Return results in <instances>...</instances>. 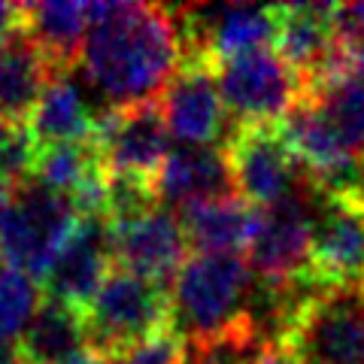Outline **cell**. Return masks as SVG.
<instances>
[{
  "label": "cell",
  "instance_id": "16",
  "mask_svg": "<svg viewBox=\"0 0 364 364\" xmlns=\"http://www.w3.org/2000/svg\"><path fill=\"white\" fill-rule=\"evenodd\" d=\"M179 225L186 243L195 252H225L243 255L252 237L255 210L237 195L195 200L179 207Z\"/></svg>",
  "mask_w": 364,
  "mask_h": 364
},
{
  "label": "cell",
  "instance_id": "27",
  "mask_svg": "<svg viewBox=\"0 0 364 364\" xmlns=\"http://www.w3.org/2000/svg\"><path fill=\"white\" fill-rule=\"evenodd\" d=\"M0 364H21L16 343H0Z\"/></svg>",
  "mask_w": 364,
  "mask_h": 364
},
{
  "label": "cell",
  "instance_id": "4",
  "mask_svg": "<svg viewBox=\"0 0 364 364\" xmlns=\"http://www.w3.org/2000/svg\"><path fill=\"white\" fill-rule=\"evenodd\" d=\"M79 219L82 215L70 198L55 195L33 179L21 182L0 200V258L9 270L43 282Z\"/></svg>",
  "mask_w": 364,
  "mask_h": 364
},
{
  "label": "cell",
  "instance_id": "7",
  "mask_svg": "<svg viewBox=\"0 0 364 364\" xmlns=\"http://www.w3.org/2000/svg\"><path fill=\"white\" fill-rule=\"evenodd\" d=\"M225 161L234 195L252 210H267L310 188V179L291 155L279 122L234 124L225 136Z\"/></svg>",
  "mask_w": 364,
  "mask_h": 364
},
{
  "label": "cell",
  "instance_id": "24",
  "mask_svg": "<svg viewBox=\"0 0 364 364\" xmlns=\"http://www.w3.org/2000/svg\"><path fill=\"white\" fill-rule=\"evenodd\" d=\"M21 28V4H4L0 0V46Z\"/></svg>",
  "mask_w": 364,
  "mask_h": 364
},
{
  "label": "cell",
  "instance_id": "10",
  "mask_svg": "<svg viewBox=\"0 0 364 364\" xmlns=\"http://www.w3.org/2000/svg\"><path fill=\"white\" fill-rule=\"evenodd\" d=\"M95 143L104 158L107 176H131L155 182L164 158L170 155V131L158 100L140 107L97 112Z\"/></svg>",
  "mask_w": 364,
  "mask_h": 364
},
{
  "label": "cell",
  "instance_id": "23",
  "mask_svg": "<svg viewBox=\"0 0 364 364\" xmlns=\"http://www.w3.org/2000/svg\"><path fill=\"white\" fill-rule=\"evenodd\" d=\"M337 25L343 43L364 40V4H337Z\"/></svg>",
  "mask_w": 364,
  "mask_h": 364
},
{
  "label": "cell",
  "instance_id": "28",
  "mask_svg": "<svg viewBox=\"0 0 364 364\" xmlns=\"http://www.w3.org/2000/svg\"><path fill=\"white\" fill-rule=\"evenodd\" d=\"M73 364H107V361H100V358H95V355H88V352H85V355H82V358H76Z\"/></svg>",
  "mask_w": 364,
  "mask_h": 364
},
{
  "label": "cell",
  "instance_id": "5",
  "mask_svg": "<svg viewBox=\"0 0 364 364\" xmlns=\"http://www.w3.org/2000/svg\"><path fill=\"white\" fill-rule=\"evenodd\" d=\"M277 343L298 364H364V286L313 289Z\"/></svg>",
  "mask_w": 364,
  "mask_h": 364
},
{
  "label": "cell",
  "instance_id": "8",
  "mask_svg": "<svg viewBox=\"0 0 364 364\" xmlns=\"http://www.w3.org/2000/svg\"><path fill=\"white\" fill-rule=\"evenodd\" d=\"M222 107L234 124L282 122L286 112L298 104L301 79L277 55V49H252L215 64Z\"/></svg>",
  "mask_w": 364,
  "mask_h": 364
},
{
  "label": "cell",
  "instance_id": "20",
  "mask_svg": "<svg viewBox=\"0 0 364 364\" xmlns=\"http://www.w3.org/2000/svg\"><path fill=\"white\" fill-rule=\"evenodd\" d=\"M21 364H73L85 355L82 313L43 298L25 334L16 340Z\"/></svg>",
  "mask_w": 364,
  "mask_h": 364
},
{
  "label": "cell",
  "instance_id": "14",
  "mask_svg": "<svg viewBox=\"0 0 364 364\" xmlns=\"http://www.w3.org/2000/svg\"><path fill=\"white\" fill-rule=\"evenodd\" d=\"M109 240L112 264L161 286H170L176 279L188 252L179 215L170 213L164 203L124 225H109Z\"/></svg>",
  "mask_w": 364,
  "mask_h": 364
},
{
  "label": "cell",
  "instance_id": "9",
  "mask_svg": "<svg viewBox=\"0 0 364 364\" xmlns=\"http://www.w3.org/2000/svg\"><path fill=\"white\" fill-rule=\"evenodd\" d=\"M310 277L318 289L364 286V200L313 188Z\"/></svg>",
  "mask_w": 364,
  "mask_h": 364
},
{
  "label": "cell",
  "instance_id": "29",
  "mask_svg": "<svg viewBox=\"0 0 364 364\" xmlns=\"http://www.w3.org/2000/svg\"><path fill=\"white\" fill-rule=\"evenodd\" d=\"M4 270H6V267H4V258H0V273H4Z\"/></svg>",
  "mask_w": 364,
  "mask_h": 364
},
{
  "label": "cell",
  "instance_id": "1",
  "mask_svg": "<svg viewBox=\"0 0 364 364\" xmlns=\"http://www.w3.org/2000/svg\"><path fill=\"white\" fill-rule=\"evenodd\" d=\"M85 79L109 109L140 107L161 97L182 61L173 6L161 4H85Z\"/></svg>",
  "mask_w": 364,
  "mask_h": 364
},
{
  "label": "cell",
  "instance_id": "15",
  "mask_svg": "<svg viewBox=\"0 0 364 364\" xmlns=\"http://www.w3.org/2000/svg\"><path fill=\"white\" fill-rule=\"evenodd\" d=\"M155 195L158 203H179V207L195 200L234 195L225 152H219L215 146H179V149H170L155 176Z\"/></svg>",
  "mask_w": 364,
  "mask_h": 364
},
{
  "label": "cell",
  "instance_id": "2",
  "mask_svg": "<svg viewBox=\"0 0 364 364\" xmlns=\"http://www.w3.org/2000/svg\"><path fill=\"white\" fill-rule=\"evenodd\" d=\"M255 277L246 255L195 252L170 282V328L182 343H213L249 334Z\"/></svg>",
  "mask_w": 364,
  "mask_h": 364
},
{
  "label": "cell",
  "instance_id": "6",
  "mask_svg": "<svg viewBox=\"0 0 364 364\" xmlns=\"http://www.w3.org/2000/svg\"><path fill=\"white\" fill-rule=\"evenodd\" d=\"M310 234H313V186L267 210H255L246 264L258 289L294 294L316 289L310 277Z\"/></svg>",
  "mask_w": 364,
  "mask_h": 364
},
{
  "label": "cell",
  "instance_id": "22",
  "mask_svg": "<svg viewBox=\"0 0 364 364\" xmlns=\"http://www.w3.org/2000/svg\"><path fill=\"white\" fill-rule=\"evenodd\" d=\"M182 358H186V343L173 331H164L131 346L109 364H182Z\"/></svg>",
  "mask_w": 364,
  "mask_h": 364
},
{
  "label": "cell",
  "instance_id": "13",
  "mask_svg": "<svg viewBox=\"0 0 364 364\" xmlns=\"http://www.w3.org/2000/svg\"><path fill=\"white\" fill-rule=\"evenodd\" d=\"M112 267L116 264H112L107 219L104 215H82L46 273L43 298L58 301L76 313H85Z\"/></svg>",
  "mask_w": 364,
  "mask_h": 364
},
{
  "label": "cell",
  "instance_id": "12",
  "mask_svg": "<svg viewBox=\"0 0 364 364\" xmlns=\"http://www.w3.org/2000/svg\"><path fill=\"white\" fill-rule=\"evenodd\" d=\"M161 116L170 136L182 146H215L225 136L228 112L215 85V64L210 58H182L173 79L161 91Z\"/></svg>",
  "mask_w": 364,
  "mask_h": 364
},
{
  "label": "cell",
  "instance_id": "18",
  "mask_svg": "<svg viewBox=\"0 0 364 364\" xmlns=\"http://www.w3.org/2000/svg\"><path fill=\"white\" fill-rule=\"evenodd\" d=\"M95 124L97 112L88 107L82 85L73 79V73H58L40 95L28 119V131L37 146H55L95 140Z\"/></svg>",
  "mask_w": 364,
  "mask_h": 364
},
{
  "label": "cell",
  "instance_id": "25",
  "mask_svg": "<svg viewBox=\"0 0 364 364\" xmlns=\"http://www.w3.org/2000/svg\"><path fill=\"white\" fill-rule=\"evenodd\" d=\"M246 364H298V361H294L279 343H264V346L255 349V355L249 358Z\"/></svg>",
  "mask_w": 364,
  "mask_h": 364
},
{
  "label": "cell",
  "instance_id": "11",
  "mask_svg": "<svg viewBox=\"0 0 364 364\" xmlns=\"http://www.w3.org/2000/svg\"><path fill=\"white\" fill-rule=\"evenodd\" d=\"M273 43L277 55L301 79V88L349 64L337 25V4H279Z\"/></svg>",
  "mask_w": 364,
  "mask_h": 364
},
{
  "label": "cell",
  "instance_id": "26",
  "mask_svg": "<svg viewBox=\"0 0 364 364\" xmlns=\"http://www.w3.org/2000/svg\"><path fill=\"white\" fill-rule=\"evenodd\" d=\"M21 128V124H9V122H4L0 119V155H4V149L9 146V140H13V134Z\"/></svg>",
  "mask_w": 364,
  "mask_h": 364
},
{
  "label": "cell",
  "instance_id": "17",
  "mask_svg": "<svg viewBox=\"0 0 364 364\" xmlns=\"http://www.w3.org/2000/svg\"><path fill=\"white\" fill-rule=\"evenodd\" d=\"M55 70L21 25L0 46V119L25 124Z\"/></svg>",
  "mask_w": 364,
  "mask_h": 364
},
{
  "label": "cell",
  "instance_id": "21",
  "mask_svg": "<svg viewBox=\"0 0 364 364\" xmlns=\"http://www.w3.org/2000/svg\"><path fill=\"white\" fill-rule=\"evenodd\" d=\"M40 291L37 282L18 270L0 273V343H16L31 325L33 313L40 310Z\"/></svg>",
  "mask_w": 364,
  "mask_h": 364
},
{
  "label": "cell",
  "instance_id": "19",
  "mask_svg": "<svg viewBox=\"0 0 364 364\" xmlns=\"http://www.w3.org/2000/svg\"><path fill=\"white\" fill-rule=\"evenodd\" d=\"M21 25L37 43L43 58L58 73H73L82 58L88 28L85 4H21Z\"/></svg>",
  "mask_w": 364,
  "mask_h": 364
},
{
  "label": "cell",
  "instance_id": "3",
  "mask_svg": "<svg viewBox=\"0 0 364 364\" xmlns=\"http://www.w3.org/2000/svg\"><path fill=\"white\" fill-rule=\"evenodd\" d=\"M82 331L85 352L107 364L143 340L173 331L170 328V286L112 267L95 301L82 313Z\"/></svg>",
  "mask_w": 364,
  "mask_h": 364
}]
</instances>
